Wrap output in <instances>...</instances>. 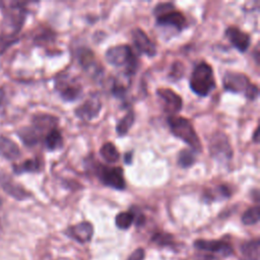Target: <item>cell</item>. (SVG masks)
Returning a JSON list of instances; mask_svg holds the SVG:
<instances>
[{"mask_svg":"<svg viewBox=\"0 0 260 260\" xmlns=\"http://www.w3.org/2000/svg\"><path fill=\"white\" fill-rule=\"evenodd\" d=\"M171 133L189 145L194 152L202 151V144L191 121L182 116H169L167 119Z\"/></svg>","mask_w":260,"mask_h":260,"instance_id":"1","label":"cell"},{"mask_svg":"<svg viewBox=\"0 0 260 260\" xmlns=\"http://www.w3.org/2000/svg\"><path fill=\"white\" fill-rule=\"evenodd\" d=\"M189 85L195 94L199 96L208 95L215 87V78L212 67L204 61L195 65L190 76Z\"/></svg>","mask_w":260,"mask_h":260,"instance_id":"2","label":"cell"},{"mask_svg":"<svg viewBox=\"0 0 260 260\" xmlns=\"http://www.w3.org/2000/svg\"><path fill=\"white\" fill-rule=\"evenodd\" d=\"M106 61L116 67H123L127 76L134 75L137 68V58L128 45H117L111 47L105 53Z\"/></svg>","mask_w":260,"mask_h":260,"instance_id":"3","label":"cell"},{"mask_svg":"<svg viewBox=\"0 0 260 260\" xmlns=\"http://www.w3.org/2000/svg\"><path fill=\"white\" fill-rule=\"evenodd\" d=\"M153 15L155 21L161 26H172L179 32L187 27V19L185 15L176 9L171 2H160L153 7Z\"/></svg>","mask_w":260,"mask_h":260,"instance_id":"4","label":"cell"},{"mask_svg":"<svg viewBox=\"0 0 260 260\" xmlns=\"http://www.w3.org/2000/svg\"><path fill=\"white\" fill-rule=\"evenodd\" d=\"M224 90L233 93H243L249 101H255L258 98V86L250 82L249 77L240 72H226L222 78Z\"/></svg>","mask_w":260,"mask_h":260,"instance_id":"5","label":"cell"},{"mask_svg":"<svg viewBox=\"0 0 260 260\" xmlns=\"http://www.w3.org/2000/svg\"><path fill=\"white\" fill-rule=\"evenodd\" d=\"M93 170L103 185L120 191L126 188V181L121 167L105 166L98 162L94 165Z\"/></svg>","mask_w":260,"mask_h":260,"instance_id":"6","label":"cell"},{"mask_svg":"<svg viewBox=\"0 0 260 260\" xmlns=\"http://www.w3.org/2000/svg\"><path fill=\"white\" fill-rule=\"evenodd\" d=\"M55 89L65 102H74L81 96L82 85L76 77L69 74H60L55 79Z\"/></svg>","mask_w":260,"mask_h":260,"instance_id":"7","label":"cell"},{"mask_svg":"<svg viewBox=\"0 0 260 260\" xmlns=\"http://www.w3.org/2000/svg\"><path fill=\"white\" fill-rule=\"evenodd\" d=\"M27 10L24 7V3L12 2L7 8L4 14V24L9 29V35L16 36L17 32L22 28L25 21Z\"/></svg>","mask_w":260,"mask_h":260,"instance_id":"8","label":"cell"},{"mask_svg":"<svg viewBox=\"0 0 260 260\" xmlns=\"http://www.w3.org/2000/svg\"><path fill=\"white\" fill-rule=\"evenodd\" d=\"M209 152L210 155L217 160H226L232 158L233 149L228 136L223 132L217 131L212 134L209 143Z\"/></svg>","mask_w":260,"mask_h":260,"instance_id":"9","label":"cell"},{"mask_svg":"<svg viewBox=\"0 0 260 260\" xmlns=\"http://www.w3.org/2000/svg\"><path fill=\"white\" fill-rule=\"evenodd\" d=\"M156 94L162 102V109L170 116H175L182 110L183 101L182 98L173 89L167 87L157 88Z\"/></svg>","mask_w":260,"mask_h":260,"instance_id":"10","label":"cell"},{"mask_svg":"<svg viewBox=\"0 0 260 260\" xmlns=\"http://www.w3.org/2000/svg\"><path fill=\"white\" fill-rule=\"evenodd\" d=\"M102 110V102L98 94H92L86 99L78 108L75 109L74 114L77 118L83 121H91L95 119Z\"/></svg>","mask_w":260,"mask_h":260,"instance_id":"11","label":"cell"},{"mask_svg":"<svg viewBox=\"0 0 260 260\" xmlns=\"http://www.w3.org/2000/svg\"><path fill=\"white\" fill-rule=\"evenodd\" d=\"M194 247L198 250L217 254L222 257H229L234 253V249L229 242L221 240H197L194 242Z\"/></svg>","mask_w":260,"mask_h":260,"instance_id":"12","label":"cell"},{"mask_svg":"<svg viewBox=\"0 0 260 260\" xmlns=\"http://www.w3.org/2000/svg\"><path fill=\"white\" fill-rule=\"evenodd\" d=\"M131 35L133 43L140 54H144L148 57H154L156 55V47L144 30L136 27L132 30Z\"/></svg>","mask_w":260,"mask_h":260,"instance_id":"13","label":"cell"},{"mask_svg":"<svg viewBox=\"0 0 260 260\" xmlns=\"http://www.w3.org/2000/svg\"><path fill=\"white\" fill-rule=\"evenodd\" d=\"M225 37L230 43L241 53L248 50L251 44V37L246 31H243L237 26H229L225 29Z\"/></svg>","mask_w":260,"mask_h":260,"instance_id":"14","label":"cell"},{"mask_svg":"<svg viewBox=\"0 0 260 260\" xmlns=\"http://www.w3.org/2000/svg\"><path fill=\"white\" fill-rule=\"evenodd\" d=\"M65 234L74 241L84 244L91 240L93 235V225L89 221H82L69 226L65 231Z\"/></svg>","mask_w":260,"mask_h":260,"instance_id":"15","label":"cell"},{"mask_svg":"<svg viewBox=\"0 0 260 260\" xmlns=\"http://www.w3.org/2000/svg\"><path fill=\"white\" fill-rule=\"evenodd\" d=\"M0 186L8 195L16 200H24L30 196L28 191H26L21 185L15 183L6 174H0Z\"/></svg>","mask_w":260,"mask_h":260,"instance_id":"16","label":"cell"},{"mask_svg":"<svg viewBox=\"0 0 260 260\" xmlns=\"http://www.w3.org/2000/svg\"><path fill=\"white\" fill-rule=\"evenodd\" d=\"M58 118L50 115V114H37L32 117V124L34 126L42 135H45L50 132L52 129L57 128L58 125Z\"/></svg>","mask_w":260,"mask_h":260,"instance_id":"17","label":"cell"},{"mask_svg":"<svg viewBox=\"0 0 260 260\" xmlns=\"http://www.w3.org/2000/svg\"><path fill=\"white\" fill-rule=\"evenodd\" d=\"M77 59H78L80 66L85 71H87L89 73H93L95 75H98L100 73L94 54L92 53L91 50H89L87 48H80L78 50Z\"/></svg>","mask_w":260,"mask_h":260,"instance_id":"18","label":"cell"},{"mask_svg":"<svg viewBox=\"0 0 260 260\" xmlns=\"http://www.w3.org/2000/svg\"><path fill=\"white\" fill-rule=\"evenodd\" d=\"M0 155L8 160H15L20 156V149L13 140L0 136Z\"/></svg>","mask_w":260,"mask_h":260,"instance_id":"19","label":"cell"},{"mask_svg":"<svg viewBox=\"0 0 260 260\" xmlns=\"http://www.w3.org/2000/svg\"><path fill=\"white\" fill-rule=\"evenodd\" d=\"M18 136L20 137L21 141L26 145V146H35L37 145L40 140L42 139V134L34 127V126H27L19 129L17 132Z\"/></svg>","mask_w":260,"mask_h":260,"instance_id":"20","label":"cell"},{"mask_svg":"<svg viewBox=\"0 0 260 260\" xmlns=\"http://www.w3.org/2000/svg\"><path fill=\"white\" fill-rule=\"evenodd\" d=\"M232 189L225 184L216 186L214 189H209L205 191L203 198L205 201H218L228 199L232 196Z\"/></svg>","mask_w":260,"mask_h":260,"instance_id":"21","label":"cell"},{"mask_svg":"<svg viewBox=\"0 0 260 260\" xmlns=\"http://www.w3.org/2000/svg\"><path fill=\"white\" fill-rule=\"evenodd\" d=\"M259 239L250 240L241 245L240 251L244 260H259Z\"/></svg>","mask_w":260,"mask_h":260,"instance_id":"22","label":"cell"},{"mask_svg":"<svg viewBox=\"0 0 260 260\" xmlns=\"http://www.w3.org/2000/svg\"><path fill=\"white\" fill-rule=\"evenodd\" d=\"M45 146L48 150L54 151L57 149H60L63 147L64 139L62 136V133L57 129L54 128L50 132H48L44 138Z\"/></svg>","mask_w":260,"mask_h":260,"instance_id":"23","label":"cell"},{"mask_svg":"<svg viewBox=\"0 0 260 260\" xmlns=\"http://www.w3.org/2000/svg\"><path fill=\"white\" fill-rule=\"evenodd\" d=\"M12 169L16 175L23 173H38L42 170V161L38 157L29 158L19 165H13Z\"/></svg>","mask_w":260,"mask_h":260,"instance_id":"24","label":"cell"},{"mask_svg":"<svg viewBox=\"0 0 260 260\" xmlns=\"http://www.w3.org/2000/svg\"><path fill=\"white\" fill-rule=\"evenodd\" d=\"M100 154L106 162L111 165L117 162L120 158L119 150L117 149L116 145L110 141L102 145V147L100 148Z\"/></svg>","mask_w":260,"mask_h":260,"instance_id":"25","label":"cell"},{"mask_svg":"<svg viewBox=\"0 0 260 260\" xmlns=\"http://www.w3.org/2000/svg\"><path fill=\"white\" fill-rule=\"evenodd\" d=\"M135 121V114L132 110H129L125 116H123L116 125V132L119 136H125Z\"/></svg>","mask_w":260,"mask_h":260,"instance_id":"26","label":"cell"},{"mask_svg":"<svg viewBox=\"0 0 260 260\" xmlns=\"http://www.w3.org/2000/svg\"><path fill=\"white\" fill-rule=\"evenodd\" d=\"M196 152L190 148H184L178 153V165L182 169H188L192 167L196 161Z\"/></svg>","mask_w":260,"mask_h":260,"instance_id":"27","label":"cell"},{"mask_svg":"<svg viewBox=\"0 0 260 260\" xmlns=\"http://www.w3.org/2000/svg\"><path fill=\"white\" fill-rule=\"evenodd\" d=\"M134 222V214L132 210L119 212L115 217V224L120 230H128Z\"/></svg>","mask_w":260,"mask_h":260,"instance_id":"28","label":"cell"},{"mask_svg":"<svg viewBox=\"0 0 260 260\" xmlns=\"http://www.w3.org/2000/svg\"><path fill=\"white\" fill-rule=\"evenodd\" d=\"M260 218V211H259V206H252L248 208L242 215V222L246 225H251L255 224L259 221Z\"/></svg>","mask_w":260,"mask_h":260,"instance_id":"29","label":"cell"},{"mask_svg":"<svg viewBox=\"0 0 260 260\" xmlns=\"http://www.w3.org/2000/svg\"><path fill=\"white\" fill-rule=\"evenodd\" d=\"M151 241L158 246H173L174 245V237L168 233H155L151 237Z\"/></svg>","mask_w":260,"mask_h":260,"instance_id":"30","label":"cell"},{"mask_svg":"<svg viewBox=\"0 0 260 260\" xmlns=\"http://www.w3.org/2000/svg\"><path fill=\"white\" fill-rule=\"evenodd\" d=\"M17 42H18V38L16 36L9 35V34L0 35V55L6 52L9 47L16 44Z\"/></svg>","mask_w":260,"mask_h":260,"instance_id":"31","label":"cell"},{"mask_svg":"<svg viewBox=\"0 0 260 260\" xmlns=\"http://www.w3.org/2000/svg\"><path fill=\"white\" fill-rule=\"evenodd\" d=\"M184 75V66L181 62H175L173 65H172V69H171V72H170V76L172 79H175V80H178V79H181Z\"/></svg>","mask_w":260,"mask_h":260,"instance_id":"32","label":"cell"},{"mask_svg":"<svg viewBox=\"0 0 260 260\" xmlns=\"http://www.w3.org/2000/svg\"><path fill=\"white\" fill-rule=\"evenodd\" d=\"M126 91H127V89H126V87H125L123 84H121V83H119V82H117V81H115V82L113 83V86H112V93H113V95L116 96L117 99H121V100L125 99V96H126Z\"/></svg>","mask_w":260,"mask_h":260,"instance_id":"33","label":"cell"},{"mask_svg":"<svg viewBox=\"0 0 260 260\" xmlns=\"http://www.w3.org/2000/svg\"><path fill=\"white\" fill-rule=\"evenodd\" d=\"M133 214H134V222L135 225L137 228L142 226L145 223V216L144 214L140 211V210H132Z\"/></svg>","mask_w":260,"mask_h":260,"instance_id":"34","label":"cell"},{"mask_svg":"<svg viewBox=\"0 0 260 260\" xmlns=\"http://www.w3.org/2000/svg\"><path fill=\"white\" fill-rule=\"evenodd\" d=\"M145 257V252L144 249L142 248H137L136 250H134L128 257L127 260H144Z\"/></svg>","mask_w":260,"mask_h":260,"instance_id":"35","label":"cell"},{"mask_svg":"<svg viewBox=\"0 0 260 260\" xmlns=\"http://www.w3.org/2000/svg\"><path fill=\"white\" fill-rule=\"evenodd\" d=\"M132 156H133L132 152H126L125 155H124V161H125V164H127V165L132 164Z\"/></svg>","mask_w":260,"mask_h":260,"instance_id":"36","label":"cell"},{"mask_svg":"<svg viewBox=\"0 0 260 260\" xmlns=\"http://www.w3.org/2000/svg\"><path fill=\"white\" fill-rule=\"evenodd\" d=\"M4 101H5V92L3 89L0 88V108L4 106Z\"/></svg>","mask_w":260,"mask_h":260,"instance_id":"37","label":"cell"},{"mask_svg":"<svg viewBox=\"0 0 260 260\" xmlns=\"http://www.w3.org/2000/svg\"><path fill=\"white\" fill-rule=\"evenodd\" d=\"M259 127H257L256 129H255V131H254V135H253V137H252V139H253V141L255 142V143H258V140H259Z\"/></svg>","mask_w":260,"mask_h":260,"instance_id":"38","label":"cell"},{"mask_svg":"<svg viewBox=\"0 0 260 260\" xmlns=\"http://www.w3.org/2000/svg\"><path fill=\"white\" fill-rule=\"evenodd\" d=\"M2 204V200H1V198H0V205Z\"/></svg>","mask_w":260,"mask_h":260,"instance_id":"39","label":"cell"},{"mask_svg":"<svg viewBox=\"0 0 260 260\" xmlns=\"http://www.w3.org/2000/svg\"><path fill=\"white\" fill-rule=\"evenodd\" d=\"M62 260H67V259H62Z\"/></svg>","mask_w":260,"mask_h":260,"instance_id":"40","label":"cell"}]
</instances>
